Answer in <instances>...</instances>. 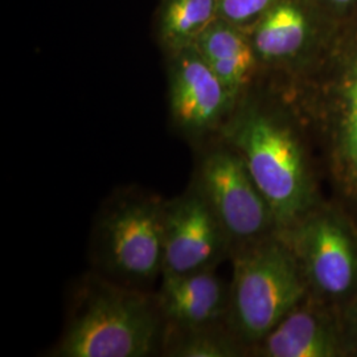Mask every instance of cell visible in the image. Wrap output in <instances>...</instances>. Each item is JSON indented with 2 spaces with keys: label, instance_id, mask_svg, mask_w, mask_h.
<instances>
[{
  "label": "cell",
  "instance_id": "obj_8",
  "mask_svg": "<svg viewBox=\"0 0 357 357\" xmlns=\"http://www.w3.org/2000/svg\"><path fill=\"white\" fill-rule=\"evenodd\" d=\"M155 295L166 327L187 330L218 324L227 318L229 296L215 268L162 274Z\"/></svg>",
  "mask_w": 357,
  "mask_h": 357
},
{
  "label": "cell",
  "instance_id": "obj_15",
  "mask_svg": "<svg viewBox=\"0 0 357 357\" xmlns=\"http://www.w3.org/2000/svg\"><path fill=\"white\" fill-rule=\"evenodd\" d=\"M277 1L278 0H218L220 19L243 29L252 28Z\"/></svg>",
  "mask_w": 357,
  "mask_h": 357
},
{
  "label": "cell",
  "instance_id": "obj_6",
  "mask_svg": "<svg viewBox=\"0 0 357 357\" xmlns=\"http://www.w3.org/2000/svg\"><path fill=\"white\" fill-rule=\"evenodd\" d=\"M166 56L171 119L187 139H208L227 125L237 100L195 47Z\"/></svg>",
  "mask_w": 357,
  "mask_h": 357
},
{
  "label": "cell",
  "instance_id": "obj_9",
  "mask_svg": "<svg viewBox=\"0 0 357 357\" xmlns=\"http://www.w3.org/2000/svg\"><path fill=\"white\" fill-rule=\"evenodd\" d=\"M287 243L305 261L307 274L324 293L339 295L351 289L356 277V255L345 230L330 218L301 227Z\"/></svg>",
  "mask_w": 357,
  "mask_h": 357
},
{
  "label": "cell",
  "instance_id": "obj_2",
  "mask_svg": "<svg viewBox=\"0 0 357 357\" xmlns=\"http://www.w3.org/2000/svg\"><path fill=\"white\" fill-rule=\"evenodd\" d=\"M306 293L299 259L278 240H261L234 255L228 324L243 343H259Z\"/></svg>",
  "mask_w": 357,
  "mask_h": 357
},
{
  "label": "cell",
  "instance_id": "obj_12",
  "mask_svg": "<svg viewBox=\"0 0 357 357\" xmlns=\"http://www.w3.org/2000/svg\"><path fill=\"white\" fill-rule=\"evenodd\" d=\"M296 307L259 342L262 343V355L268 357L336 355L335 339L323 321L315 314Z\"/></svg>",
  "mask_w": 357,
  "mask_h": 357
},
{
  "label": "cell",
  "instance_id": "obj_14",
  "mask_svg": "<svg viewBox=\"0 0 357 357\" xmlns=\"http://www.w3.org/2000/svg\"><path fill=\"white\" fill-rule=\"evenodd\" d=\"M163 355L175 357H227L237 355L229 333L220 331V323L197 328H165Z\"/></svg>",
  "mask_w": 357,
  "mask_h": 357
},
{
  "label": "cell",
  "instance_id": "obj_3",
  "mask_svg": "<svg viewBox=\"0 0 357 357\" xmlns=\"http://www.w3.org/2000/svg\"><path fill=\"white\" fill-rule=\"evenodd\" d=\"M221 132L243 156L277 228L290 229L310 199L305 159L293 131L270 115L249 112L228 121Z\"/></svg>",
  "mask_w": 357,
  "mask_h": 357
},
{
  "label": "cell",
  "instance_id": "obj_1",
  "mask_svg": "<svg viewBox=\"0 0 357 357\" xmlns=\"http://www.w3.org/2000/svg\"><path fill=\"white\" fill-rule=\"evenodd\" d=\"M165 328L155 296L102 282L85 294L52 355L151 356L163 344Z\"/></svg>",
  "mask_w": 357,
  "mask_h": 357
},
{
  "label": "cell",
  "instance_id": "obj_5",
  "mask_svg": "<svg viewBox=\"0 0 357 357\" xmlns=\"http://www.w3.org/2000/svg\"><path fill=\"white\" fill-rule=\"evenodd\" d=\"M192 185L215 213L230 245L258 243L277 227L274 213L243 156L228 143L204 150Z\"/></svg>",
  "mask_w": 357,
  "mask_h": 357
},
{
  "label": "cell",
  "instance_id": "obj_7",
  "mask_svg": "<svg viewBox=\"0 0 357 357\" xmlns=\"http://www.w3.org/2000/svg\"><path fill=\"white\" fill-rule=\"evenodd\" d=\"M230 248L225 230L192 184L183 195L165 202L162 274L215 268Z\"/></svg>",
  "mask_w": 357,
  "mask_h": 357
},
{
  "label": "cell",
  "instance_id": "obj_10",
  "mask_svg": "<svg viewBox=\"0 0 357 357\" xmlns=\"http://www.w3.org/2000/svg\"><path fill=\"white\" fill-rule=\"evenodd\" d=\"M193 47L237 100L241 90L250 82L258 64L249 33L240 26L217 19Z\"/></svg>",
  "mask_w": 357,
  "mask_h": 357
},
{
  "label": "cell",
  "instance_id": "obj_16",
  "mask_svg": "<svg viewBox=\"0 0 357 357\" xmlns=\"http://www.w3.org/2000/svg\"><path fill=\"white\" fill-rule=\"evenodd\" d=\"M333 3H339V4H345V3H349L352 0H331Z\"/></svg>",
  "mask_w": 357,
  "mask_h": 357
},
{
  "label": "cell",
  "instance_id": "obj_13",
  "mask_svg": "<svg viewBox=\"0 0 357 357\" xmlns=\"http://www.w3.org/2000/svg\"><path fill=\"white\" fill-rule=\"evenodd\" d=\"M217 19L218 0H162L155 17L158 45L165 54L193 47Z\"/></svg>",
  "mask_w": 357,
  "mask_h": 357
},
{
  "label": "cell",
  "instance_id": "obj_4",
  "mask_svg": "<svg viewBox=\"0 0 357 357\" xmlns=\"http://www.w3.org/2000/svg\"><path fill=\"white\" fill-rule=\"evenodd\" d=\"M165 200L123 193L106 205L97 224L101 266L115 281L137 287L163 273Z\"/></svg>",
  "mask_w": 357,
  "mask_h": 357
},
{
  "label": "cell",
  "instance_id": "obj_11",
  "mask_svg": "<svg viewBox=\"0 0 357 357\" xmlns=\"http://www.w3.org/2000/svg\"><path fill=\"white\" fill-rule=\"evenodd\" d=\"M308 35V22L302 8L293 0H278L250 28L258 60L282 63L303 50Z\"/></svg>",
  "mask_w": 357,
  "mask_h": 357
}]
</instances>
